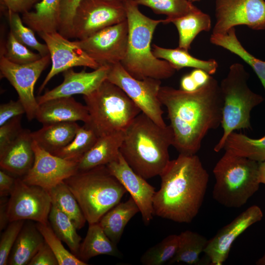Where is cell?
Here are the masks:
<instances>
[{
	"label": "cell",
	"mask_w": 265,
	"mask_h": 265,
	"mask_svg": "<svg viewBox=\"0 0 265 265\" xmlns=\"http://www.w3.org/2000/svg\"><path fill=\"white\" fill-rule=\"evenodd\" d=\"M127 19L124 2L109 0H81L73 19L72 38L89 37L106 27Z\"/></svg>",
	"instance_id": "cell-10"
},
{
	"label": "cell",
	"mask_w": 265,
	"mask_h": 265,
	"mask_svg": "<svg viewBox=\"0 0 265 265\" xmlns=\"http://www.w3.org/2000/svg\"><path fill=\"white\" fill-rule=\"evenodd\" d=\"M31 132L23 129L18 136L0 153L2 170L19 177H23L32 167L34 154Z\"/></svg>",
	"instance_id": "cell-20"
},
{
	"label": "cell",
	"mask_w": 265,
	"mask_h": 265,
	"mask_svg": "<svg viewBox=\"0 0 265 265\" xmlns=\"http://www.w3.org/2000/svg\"><path fill=\"white\" fill-rule=\"evenodd\" d=\"M129 33L127 51L121 62L133 78L158 80L171 77L176 70L167 61L157 58L153 54L151 42L154 31L163 20L152 19L143 14L134 0H126Z\"/></svg>",
	"instance_id": "cell-4"
},
{
	"label": "cell",
	"mask_w": 265,
	"mask_h": 265,
	"mask_svg": "<svg viewBox=\"0 0 265 265\" xmlns=\"http://www.w3.org/2000/svg\"><path fill=\"white\" fill-rule=\"evenodd\" d=\"M101 255L120 257L122 254L107 236L99 222L89 224L85 238L81 242L78 257L83 261Z\"/></svg>",
	"instance_id": "cell-27"
},
{
	"label": "cell",
	"mask_w": 265,
	"mask_h": 265,
	"mask_svg": "<svg viewBox=\"0 0 265 265\" xmlns=\"http://www.w3.org/2000/svg\"><path fill=\"white\" fill-rule=\"evenodd\" d=\"M152 51L157 58L167 61L176 71L185 67H190L202 69L212 75L215 73L218 66L215 59H198L190 54L188 51L179 47L169 49L153 44Z\"/></svg>",
	"instance_id": "cell-29"
},
{
	"label": "cell",
	"mask_w": 265,
	"mask_h": 265,
	"mask_svg": "<svg viewBox=\"0 0 265 265\" xmlns=\"http://www.w3.org/2000/svg\"><path fill=\"white\" fill-rule=\"evenodd\" d=\"M129 28L127 19L106 27L76 42L100 66L121 63L128 47Z\"/></svg>",
	"instance_id": "cell-13"
},
{
	"label": "cell",
	"mask_w": 265,
	"mask_h": 265,
	"mask_svg": "<svg viewBox=\"0 0 265 265\" xmlns=\"http://www.w3.org/2000/svg\"><path fill=\"white\" fill-rule=\"evenodd\" d=\"M189 74L199 88L206 84L212 76L206 71L200 69H194Z\"/></svg>",
	"instance_id": "cell-48"
},
{
	"label": "cell",
	"mask_w": 265,
	"mask_h": 265,
	"mask_svg": "<svg viewBox=\"0 0 265 265\" xmlns=\"http://www.w3.org/2000/svg\"><path fill=\"white\" fill-rule=\"evenodd\" d=\"M36 225L42 235L45 241L54 253L59 265H87L64 247L61 242L62 240L54 233L49 222L47 224L37 222Z\"/></svg>",
	"instance_id": "cell-39"
},
{
	"label": "cell",
	"mask_w": 265,
	"mask_h": 265,
	"mask_svg": "<svg viewBox=\"0 0 265 265\" xmlns=\"http://www.w3.org/2000/svg\"><path fill=\"white\" fill-rule=\"evenodd\" d=\"M28 265H59L54 253L45 241Z\"/></svg>",
	"instance_id": "cell-45"
},
{
	"label": "cell",
	"mask_w": 265,
	"mask_h": 265,
	"mask_svg": "<svg viewBox=\"0 0 265 265\" xmlns=\"http://www.w3.org/2000/svg\"><path fill=\"white\" fill-rule=\"evenodd\" d=\"M81 0H61L60 24L58 32L65 37L72 38V28L76 9ZM124 2L126 0H109Z\"/></svg>",
	"instance_id": "cell-42"
},
{
	"label": "cell",
	"mask_w": 265,
	"mask_h": 265,
	"mask_svg": "<svg viewBox=\"0 0 265 265\" xmlns=\"http://www.w3.org/2000/svg\"><path fill=\"white\" fill-rule=\"evenodd\" d=\"M98 138L94 132L84 124L79 127L75 137L67 145L52 154L67 160L79 162Z\"/></svg>",
	"instance_id": "cell-35"
},
{
	"label": "cell",
	"mask_w": 265,
	"mask_h": 265,
	"mask_svg": "<svg viewBox=\"0 0 265 265\" xmlns=\"http://www.w3.org/2000/svg\"><path fill=\"white\" fill-rule=\"evenodd\" d=\"M189 1H191V2L196 1H199L200 0H188Z\"/></svg>",
	"instance_id": "cell-52"
},
{
	"label": "cell",
	"mask_w": 265,
	"mask_h": 265,
	"mask_svg": "<svg viewBox=\"0 0 265 265\" xmlns=\"http://www.w3.org/2000/svg\"><path fill=\"white\" fill-rule=\"evenodd\" d=\"M52 205L48 190L27 184L18 177L7 203V219L9 222L27 220L47 224Z\"/></svg>",
	"instance_id": "cell-11"
},
{
	"label": "cell",
	"mask_w": 265,
	"mask_h": 265,
	"mask_svg": "<svg viewBox=\"0 0 265 265\" xmlns=\"http://www.w3.org/2000/svg\"><path fill=\"white\" fill-rule=\"evenodd\" d=\"M124 131L99 137L91 148L79 161V171H85L99 166L106 165L116 159L120 153Z\"/></svg>",
	"instance_id": "cell-22"
},
{
	"label": "cell",
	"mask_w": 265,
	"mask_h": 265,
	"mask_svg": "<svg viewBox=\"0 0 265 265\" xmlns=\"http://www.w3.org/2000/svg\"><path fill=\"white\" fill-rule=\"evenodd\" d=\"M80 127L76 122L55 123L43 125L31 134L33 140L41 148L53 153L67 145Z\"/></svg>",
	"instance_id": "cell-23"
},
{
	"label": "cell",
	"mask_w": 265,
	"mask_h": 265,
	"mask_svg": "<svg viewBox=\"0 0 265 265\" xmlns=\"http://www.w3.org/2000/svg\"><path fill=\"white\" fill-rule=\"evenodd\" d=\"M179 243V235H170L161 241L149 248L141 257L140 262L145 265H161L174 257Z\"/></svg>",
	"instance_id": "cell-37"
},
{
	"label": "cell",
	"mask_w": 265,
	"mask_h": 265,
	"mask_svg": "<svg viewBox=\"0 0 265 265\" xmlns=\"http://www.w3.org/2000/svg\"><path fill=\"white\" fill-rule=\"evenodd\" d=\"M109 66H102L92 72L83 70L77 72L72 69L63 72L62 82L36 98L39 105L50 100L76 94L87 95L97 89L106 80Z\"/></svg>",
	"instance_id": "cell-19"
},
{
	"label": "cell",
	"mask_w": 265,
	"mask_h": 265,
	"mask_svg": "<svg viewBox=\"0 0 265 265\" xmlns=\"http://www.w3.org/2000/svg\"><path fill=\"white\" fill-rule=\"evenodd\" d=\"M61 0H41L35 10L22 14L24 23L38 34L58 31L60 17Z\"/></svg>",
	"instance_id": "cell-24"
},
{
	"label": "cell",
	"mask_w": 265,
	"mask_h": 265,
	"mask_svg": "<svg viewBox=\"0 0 265 265\" xmlns=\"http://www.w3.org/2000/svg\"><path fill=\"white\" fill-rule=\"evenodd\" d=\"M153 200L154 214L178 223H190L206 193L209 175L196 154H179L160 175Z\"/></svg>",
	"instance_id": "cell-2"
},
{
	"label": "cell",
	"mask_w": 265,
	"mask_h": 265,
	"mask_svg": "<svg viewBox=\"0 0 265 265\" xmlns=\"http://www.w3.org/2000/svg\"><path fill=\"white\" fill-rule=\"evenodd\" d=\"M48 47L52 66L39 88L41 93L55 75L74 67L84 66L94 70L100 65L74 41H71L58 31L38 34Z\"/></svg>",
	"instance_id": "cell-15"
},
{
	"label": "cell",
	"mask_w": 265,
	"mask_h": 265,
	"mask_svg": "<svg viewBox=\"0 0 265 265\" xmlns=\"http://www.w3.org/2000/svg\"><path fill=\"white\" fill-rule=\"evenodd\" d=\"M258 178L260 183L265 185V160L259 162Z\"/></svg>",
	"instance_id": "cell-50"
},
{
	"label": "cell",
	"mask_w": 265,
	"mask_h": 265,
	"mask_svg": "<svg viewBox=\"0 0 265 265\" xmlns=\"http://www.w3.org/2000/svg\"><path fill=\"white\" fill-rule=\"evenodd\" d=\"M26 113L25 107L22 102L10 100L7 103L0 106V126H2L11 119L21 116Z\"/></svg>",
	"instance_id": "cell-44"
},
{
	"label": "cell",
	"mask_w": 265,
	"mask_h": 265,
	"mask_svg": "<svg viewBox=\"0 0 265 265\" xmlns=\"http://www.w3.org/2000/svg\"><path fill=\"white\" fill-rule=\"evenodd\" d=\"M180 85V89L186 92L194 91L199 88L189 73L182 77Z\"/></svg>",
	"instance_id": "cell-49"
},
{
	"label": "cell",
	"mask_w": 265,
	"mask_h": 265,
	"mask_svg": "<svg viewBox=\"0 0 265 265\" xmlns=\"http://www.w3.org/2000/svg\"><path fill=\"white\" fill-rule=\"evenodd\" d=\"M179 34L178 47L188 51L194 39L202 31H209L211 28L209 15L197 7L189 13L172 20Z\"/></svg>",
	"instance_id": "cell-28"
},
{
	"label": "cell",
	"mask_w": 265,
	"mask_h": 265,
	"mask_svg": "<svg viewBox=\"0 0 265 265\" xmlns=\"http://www.w3.org/2000/svg\"><path fill=\"white\" fill-rule=\"evenodd\" d=\"M22 115L14 117L0 126V153L2 152L23 130Z\"/></svg>",
	"instance_id": "cell-43"
},
{
	"label": "cell",
	"mask_w": 265,
	"mask_h": 265,
	"mask_svg": "<svg viewBox=\"0 0 265 265\" xmlns=\"http://www.w3.org/2000/svg\"><path fill=\"white\" fill-rule=\"evenodd\" d=\"M44 242L36 225L25 222L9 255L8 265H28Z\"/></svg>",
	"instance_id": "cell-25"
},
{
	"label": "cell",
	"mask_w": 265,
	"mask_h": 265,
	"mask_svg": "<svg viewBox=\"0 0 265 265\" xmlns=\"http://www.w3.org/2000/svg\"><path fill=\"white\" fill-rule=\"evenodd\" d=\"M16 179L3 170L0 171V196L3 197L10 195L15 185Z\"/></svg>",
	"instance_id": "cell-47"
},
{
	"label": "cell",
	"mask_w": 265,
	"mask_h": 265,
	"mask_svg": "<svg viewBox=\"0 0 265 265\" xmlns=\"http://www.w3.org/2000/svg\"><path fill=\"white\" fill-rule=\"evenodd\" d=\"M259 162L225 151L213 173V199L228 208H239L259 189Z\"/></svg>",
	"instance_id": "cell-6"
},
{
	"label": "cell",
	"mask_w": 265,
	"mask_h": 265,
	"mask_svg": "<svg viewBox=\"0 0 265 265\" xmlns=\"http://www.w3.org/2000/svg\"><path fill=\"white\" fill-rule=\"evenodd\" d=\"M32 148L34 154L33 165L21 178L25 183L49 191L79 171V162L55 156L41 148L34 141Z\"/></svg>",
	"instance_id": "cell-16"
},
{
	"label": "cell",
	"mask_w": 265,
	"mask_h": 265,
	"mask_svg": "<svg viewBox=\"0 0 265 265\" xmlns=\"http://www.w3.org/2000/svg\"><path fill=\"white\" fill-rule=\"evenodd\" d=\"M173 143L169 125L160 126L141 112L125 130L120 152L135 172L148 179L160 176L165 170Z\"/></svg>",
	"instance_id": "cell-3"
},
{
	"label": "cell",
	"mask_w": 265,
	"mask_h": 265,
	"mask_svg": "<svg viewBox=\"0 0 265 265\" xmlns=\"http://www.w3.org/2000/svg\"><path fill=\"white\" fill-rule=\"evenodd\" d=\"M263 213L256 205L249 207L208 239L204 252L211 265H221L227 259L235 240L253 224L261 221Z\"/></svg>",
	"instance_id": "cell-17"
},
{
	"label": "cell",
	"mask_w": 265,
	"mask_h": 265,
	"mask_svg": "<svg viewBox=\"0 0 265 265\" xmlns=\"http://www.w3.org/2000/svg\"><path fill=\"white\" fill-rule=\"evenodd\" d=\"M50 61L49 54L36 61L18 64L10 61L0 54L1 76L6 79L16 90L29 121L35 118L39 106L34 94L35 83Z\"/></svg>",
	"instance_id": "cell-12"
},
{
	"label": "cell",
	"mask_w": 265,
	"mask_h": 265,
	"mask_svg": "<svg viewBox=\"0 0 265 265\" xmlns=\"http://www.w3.org/2000/svg\"><path fill=\"white\" fill-rule=\"evenodd\" d=\"M138 5L151 9L157 14L164 15L163 23L167 24L197 8L188 0H134Z\"/></svg>",
	"instance_id": "cell-36"
},
{
	"label": "cell",
	"mask_w": 265,
	"mask_h": 265,
	"mask_svg": "<svg viewBox=\"0 0 265 265\" xmlns=\"http://www.w3.org/2000/svg\"><path fill=\"white\" fill-rule=\"evenodd\" d=\"M223 149L257 162L263 161L265 160V135L254 139L233 132L227 138Z\"/></svg>",
	"instance_id": "cell-31"
},
{
	"label": "cell",
	"mask_w": 265,
	"mask_h": 265,
	"mask_svg": "<svg viewBox=\"0 0 265 265\" xmlns=\"http://www.w3.org/2000/svg\"><path fill=\"white\" fill-rule=\"evenodd\" d=\"M179 235V243L174 257L168 264L185 263L197 265L199 256L207 244L208 239L200 234L190 230L182 232Z\"/></svg>",
	"instance_id": "cell-32"
},
{
	"label": "cell",
	"mask_w": 265,
	"mask_h": 265,
	"mask_svg": "<svg viewBox=\"0 0 265 265\" xmlns=\"http://www.w3.org/2000/svg\"><path fill=\"white\" fill-rule=\"evenodd\" d=\"M64 182L76 198L88 224L120 202L127 190L106 165L79 171Z\"/></svg>",
	"instance_id": "cell-5"
},
{
	"label": "cell",
	"mask_w": 265,
	"mask_h": 265,
	"mask_svg": "<svg viewBox=\"0 0 265 265\" xmlns=\"http://www.w3.org/2000/svg\"><path fill=\"white\" fill-rule=\"evenodd\" d=\"M249 78V74L244 66L235 63L230 65L227 76L219 84L223 100L221 124L223 133L213 148L215 152L223 149L227 138L232 132L252 129L251 112L264 99L250 89Z\"/></svg>",
	"instance_id": "cell-7"
},
{
	"label": "cell",
	"mask_w": 265,
	"mask_h": 265,
	"mask_svg": "<svg viewBox=\"0 0 265 265\" xmlns=\"http://www.w3.org/2000/svg\"><path fill=\"white\" fill-rule=\"evenodd\" d=\"M256 264L257 265H265V252L263 256L256 261Z\"/></svg>",
	"instance_id": "cell-51"
},
{
	"label": "cell",
	"mask_w": 265,
	"mask_h": 265,
	"mask_svg": "<svg viewBox=\"0 0 265 265\" xmlns=\"http://www.w3.org/2000/svg\"><path fill=\"white\" fill-rule=\"evenodd\" d=\"M6 14L10 30L19 42L27 47L36 51L42 57L49 54L46 44L41 43L37 40L34 31L26 26L19 13L7 10Z\"/></svg>",
	"instance_id": "cell-38"
},
{
	"label": "cell",
	"mask_w": 265,
	"mask_h": 265,
	"mask_svg": "<svg viewBox=\"0 0 265 265\" xmlns=\"http://www.w3.org/2000/svg\"><path fill=\"white\" fill-rule=\"evenodd\" d=\"M159 98L167 111L172 146L179 154H196L208 132L221 125L223 100L220 85L212 76L192 92L161 86Z\"/></svg>",
	"instance_id": "cell-1"
},
{
	"label": "cell",
	"mask_w": 265,
	"mask_h": 265,
	"mask_svg": "<svg viewBox=\"0 0 265 265\" xmlns=\"http://www.w3.org/2000/svg\"><path fill=\"white\" fill-rule=\"evenodd\" d=\"M0 54L4 55L10 61L18 64L30 63L42 57L39 53L32 52L27 46L19 42L10 30L5 45L0 48Z\"/></svg>",
	"instance_id": "cell-40"
},
{
	"label": "cell",
	"mask_w": 265,
	"mask_h": 265,
	"mask_svg": "<svg viewBox=\"0 0 265 265\" xmlns=\"http://www.w3.org/2000/svg\"><path fill=\"white\" fill-rule=\"evenodd\" d=\"M138 212V206L130 197L126 201L120 202L106 212L99 223L109 239L117 244L126 226Z\"/></svg>",
	"instance_id": "cell-26"
},
{
	"label": "cell",
	"mask_w": 265,
	"mask_h": 265,
	"mask_svg": "<svg viewBox=\"0 0 265 265\" xmlns=\"http://www.w3.org/2000/svg\"><path fill=\"white\" fill-rule=\"evenodd\" d=\"M49 192L52 203L70 218L77 230L81 229L86 220L76 198L64 181L52 188Z\"/></svg>",
	"instance_id": "cell-34"
},
{
	"label": "cell",
	"mask_w": 265,
	"mask_h": 265,
	"mask_svg": "<svg viewBox=\"0 0 265 265\" xmlns=\"http://www.w3.org/2000/svg\"><path fill=\"white\" fill-rule=\"evenodd\" d=\"M106 166L138 206L144 224H149L155 215L153 208V200L156 192L155 187L131 168L120 152L116 159Z\"/></svg>",
	"instance_id": "cell-18"
},
{
	"label": "cell",
	"mask_w": 265,
	"mask_h": 265,
	"mask_svg": "<svg viewBox=\"0 0 265 265\" xmlns=\"http://www.w3.org/2000/svg\"><path fill=\"white\" fill-rule=\"evenodd\" d=\"M83 99L89 114L84 124L98 137L124 131L141 112L121 88L107 80Z\"/></svg>",
	"instance_id": "cell-8"
},
{
	"label": "cell",
	"mask_w": 265,
	"mask_h": 265,
	"mask_svg": "<svg viewBox=\"0 0 265 265\" xmlns=\"http://www.w3.org/2000/svg\"><path fill=\"white\" fill-rule=\"evenodd\" d=\"M215 17L212 34H225L240 25L253 30H265V1L215 0Z\"/></svg>",
	"instance_id": "cell-14"
},
{
	"label": "cell",
	"mask_w": 265,
	"mask_h": 265,
	"mask_svg": "<svg viewBox=\"0 0 265 265\" xmlns=\"http://www.w3.org/2000/svg\"><path fill=\"white\" fill-rule=\"evenodd\" d=\"M25 222L24 220L10 222L2 233L0 240V265H8L9 255Z\"/></svg>",
	"instance_id": "cell-41"
},
{
	"label": "cell",
	"mask_w": 265,
	"mask_h": 265,
	"mask_svg": "<svg viewBox=\"0 0 265 265\" xmlns=\"http://www.w3.org/2000/svg\"><path fill=\"white\" fill-rule=\"evenodd\" d=\"M49 222L56 235L67 244L72 253L78 256L81 238L70 218L53 203Z\"/></svg>",
	"instance_id": "cell-33"
},
{
	"label": "cell",
	"mask_w": 265,
	"mask_h": 265,
	"mask_svg": "<svg viewBox=\"0 0 265 265\" xmlns=\"http://www.w3.org/2000/svg\"><path fill=\"white\" fill-rule=\"evenodd\" d=\"M210 40L212 44L230 51L248 64L260 79L265 90V61L258 59L243 47L238 39L235 27L225 34H212Z\"/></svg>",
	"instance_id": "cell-30"
},
{
	"label": "cell",
	"mask_w": 265,
	"mask_h": 265,
	"mask_svg": "<svg viewBox=\"0 0 265 265\" xmlns=\"http://www.w3.org/2000/svg\"><path fill=\"white\" fill-rule=\"evenodd\" d=\"M106 80L121 88L141 112L155 123L161 127L167 126L163 118V111L159 98L161 80L153 78L135 79L124 69L121 63L109 66Z\"/></svg>",
	"instance_id": "cell-9"
},
{
	"label": "cell",
	"mask_w": 265,
	"mask_h": 265,
	"mask_svg": "<svg viewBox=\"0 0 265 265\" xmlns=\"http://www.w3.org/2000/svg\"><path fill=\"white\" fill-rule=\"evenodd\" d=\"M41 0H0L1 6L7 10L22 14L28 12Z\"/></svg>",
	"instance_id": "cell-46"
},
{
	"label": "cell",
	"mask_w": 265,
	"mask_h": 265,
	"mask_svg": "<svg viewBox=\"0 0 265 265\" xmlns=\"http://www.w3.org/2000/svg\"><path fill=\"white\" fill-rule=\"evenodd\" d=\"M35 118L43 125L78 121L86 123L89 114L86 105L70 96L50 100L39 105Z\"/></svg>",
	"instance_id": "cell-21"
}]
</instances>
